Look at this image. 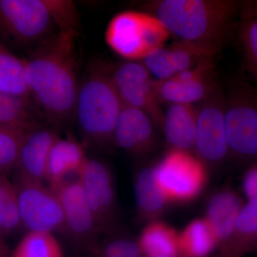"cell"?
<instances>
[{"instance_id": "obj_29", "label": "cell", "mask_w": 257, "mask_h": 257, "mask_svg": "<svg viewBox=\"0 0 257 257\" xmlns=\"http://www.w3.org/2000/svg\"><path fill=\"white\" fill-rule=\"evenodd\" d=\"M25 133L0 126V175H8L15 168Z\"/></svg>"}, {"instance_id": "obj_2", "label": "cell", "mask_w": 257, "mask_h": 257, "mask_svg": "<svg viewBox=\"0 0 257 257\" xmlns=\"http://www.w3.org/2000/svg\"><path fill=\"white\" fill-rule=\"evenodd\" d=\"M240 3L234 0H155L144 11L155 15L171 35L214 55L222 49Z\"/></svg>"}, {"instance_id": "obj_19", "label": "cell", "mask_w": 257, "mask_h": 257, "mask_svg": "<svg viewBox=\"0 0 257 257\" xmlns=\"http://www.w3.org/2000/svg\"><path fill=\"white\" fill-rule=\"evenodd\" d=\"M134 189L138 216L147 223L157 220L170 204L155 181L153 165L138 171Z\"/></svg>"}, {"instance_id": "obj_22", "label": "cell", "mask_w": 257, "mask_h": 257, "mask_svg": "<svg viewBox=\"0 0 257 257\" xmlns=\"http://www.w3.org/2000/svg\"><path fill=\"white\" fill-rule=\"evenodd\" d=\"M257 231V196L248 199L239 216L232 235L221 248L220 257H241L248 253V245Z\"/></svg>"}, {"instance_id": "obj_13", "label": "cell", "mask_w": 257, "mask_h": 257, "mask_svg": "<svg viewBox=\"0 0 257 257\" xmlns=\"http://www.w3.org/2000/svg\"><path fill=\"white\" fill-rule=\"evenodd\" d=\"M214 59L179 72L166 80H155L157 98L161 104H199L210 94L216 82L213 78Z\"/></svg>"}, {"instance_id": "obj_21", "label": "cell", "mask_w": 257, "mask_h": 257, "mask_svg": "<svg viewBox=\"0 0 257 257\" xmlns=\"http://www.w3.org/2000/svg\"><path fill=\"white\" fill-rule=\"evenodd\" d=\"M219 247L214 231L205 218L189 222L179 234V256L208 257Z\"/></svg>"}, {"instance_id": "obj_4", "label": "cell", "mask_w": 257, "mask_h": 257, "mask_svg": "<svg viewBox=\"0 0 257 257\" xmlns=\"http://www.w3.org/2000/svg\"><path fill=\"white\" fill-rule=\"evenodd\" d=\"M170 36L165 25L155 15L135 10L114 15L104 34L106 45L113 52L126 61L137 62L165 47Z\"/></svg>"}, {"instance_id": "obj_1", "label": "cell", "mask_w": 257, "mask_h": 257, "mask_svg": "<svg viewBox=\"0 0 257 257\" xmlns=\"http://www.w3.org/2000/svg\"><path fill=\"white\" fill-rule=\"evenodd\" d=\"M73 32H57L40 42L28 60L25 74L32 99L52 124L74 115L79 86Z\"/></svg>"}, {"instance_id": "obj_25", "label": "cell", "mask_w": 257, "mask_h": 257, "mask_svg": "<svg viewBox=\"0 0 257 257\" xmlns=\"http://www.w3.org/2000/svg\"><path fill=\"white\" fill-rule=\"evenodd\" d=\"M37 124L31 100L0 92V126L27 132Z\"/></svg>"}, {"instance_id": "obj_14", "label": "cell", "mask_w": 257, "mask_h": 257, "mask_svg": "<svg viewBox=\"0 0 257 257\" xmlns=\"http://www.w3.org/2000/svg\"><path fill=\"white\" fill-rule=\"evenodd\" d=\"M155 127L148 115L124 104L115 128L114 145L132 156H146L156 145Z\"/></svg>"}, {"instance_id": "obj_6", "label": "cell", "mask_w": 257, "mask_h": 257, "mask_svg": "<svg viewBox=\"0 0 257 257\" xmlns=\"http://www.w3.org/2000/svg\"><path fill=\"white\" fill-rule=\"evenodd\" d=\"M153 167L157 185L170 203L192 202L206 187V165L192 152L170 149Z\"/></svg>"}, {"instance_id": "obj_15", "label": "cell", "mask_w": 257, "mask_h": 257, "mask_svg": "<svg viewBox=\"0 0 257 257\" xmlns=\"http://www.w3.org/2000/svg\"><path fill=\"white\" fill-rule=\"evenodd\" d=\"M59 138L55 130L39 124L26 132L15 168L18 176L37 182L45 181L50 150Z\"/></svg>"}, {"instance_id": "obj_5", "label": "cell", "mask_w": 257, "mask_h": 257, "mask_svg": "<svg viewBox=\"0 0 257 257\" xmlns=\"http://www.w3.org/2000/svg\"><path fill=\"white\" fill-rule=\"evenodd\" d=\"M224 121L229 155L256 163V89L243 82L231 84L225 92Z\"/></svg>"}, {"instance_id": "obj_23", "label": "cell", "mask_w": 257, "mask_h": 257, "mask_svg": "<svg viewBox=\"0 0 257 257\" xmlns=\"http://www.w3.org/2000/svg\"><path fill=\"white\" fill-rule=\"evenodd\" d=\"M238 37L247 68L257 82V1L240 3Z\"/></svg>"}, {"instance_id": "obj_3", "label": "cell", "mask_w": 257, "mask_h": 257, "mask_svg": "<svg viewBox=\"0 0 257 257\" xmlns=\"http://www.w3.org/2000/svg\"><path fill=\"white\" fill-rule=\"evenodd\" d=\"M123 105L111 69L103 64L91 69L79 84L74 111L84 146L104 149L114 145Z\"/></svg>"}, {"instance_id": "obj_31", "label": "cell", "mask_w": 257, "mask_h": 257, "mask_svg": "<svg viewBox=\"0 0 257 257\" xmlns=\"http://www.w3.org/2000/svg\"><path fill=\"white\" fill-rule=\"evenodd\" d=\"M156 81H163L175 75L167 59L165 46L157 49L140 61Z\"/></svg>"}, {"instance_id": "obj_9", "label": "cell", "mask_w": 257, "mask_h": 257, "mask_svg": "<svg viewBox=\"0 0 257 257\" xmlns=\"http://www.w3.org/2000/svg\"><path fill=\"white\" fill-rule=\"evenodd\" d=\"M22 225L28 231H62L63 211L55 191L42 182L18 176L16 184Z\"/></svg>"}, {"instance_id": "obj_24", "label": "cell", "mask_w": 257, "mask_h": 257, "mask_svg": "<svg viewBox=\"0 0 257 257\" xmlns=\"http://www.w3.org/2000/svg\"><path fill=\"white\" fill-rule=\"evenodd\" d=\"M0 92L32 100L25 74V60L0 47Z\"/></svg>"}, {"instance_id": "obj_18", "label": "cell", "mask_w": 257, "mask_h": 257, "mask_svg": "<svg viewBox=\"0 0 257 257\" xmlns=\"http://www.w3.org/2000/svg\"><path fill=\"white\" fill-rule=\"evenodd\" d=\"M197 107L193 104H169L164 115L162 131L171 148L194 151Z\"/></svg>"}, {"instance_id": "obj_26", "label": "cell", "mask_w": 257, "mask_h": 257, "mask_svg": "<svg viewBox=\"0 0 257 257\" xmlns=\"http://www.w3.org/2000/svg\"><path fill=\"white\" fill-rule=\"evenodd\" d=\"M20 226L18 189L7 175H0V234L9 235Z\"/></svg>"}, {"instance_id": "obj_17", "label": "cell", "mask_w": 257, "mask_h": 257, "mask_svg": "<svg viewBox=\"0 0 257 257\" xmlns=\"http://www.w3.org/2000/svg\"><path fill=\"white\" fill-rule=\"evenodd\" d=\"M87 157L84 144L60 137L51 149L47 161L45 181L49 187H56L68 179L69 175H78Z\"/></svg>"}, {"instance_id": "obj_16", "label": "cell", "mask_w": 257, "mask_h": 257, "mask_svg": "<svg viewBox=\"0 0 257 257\" xmlns=\"http://www.w3.org/2000/svg\"><path fill=\"white\" fill-rule=\"evenodd\" d=\"M243 205L239 194L229 188L218 191L209 199L204 218L214 231L219 247L229 241Z\"/></svg>"}, {"instance_id": "obj_32", "label": "cell", "mask_w": 257, "mask_h": 257, "mask_svg": "<svg viewBox=\"0 0 257 257\" xmlns=\"http://www.w3.org/2000/svg\"><path fill=\"white\" fill-rule=\"evenodd\" d=\"M243 189L248 199L257 196V162L252 164L245 173Z\"/></svg>"}, {"instance_id": "obj_12", "label": "cell", "mask_w": 257, "mask_h": 257, "mask_svg": "<svg viewBox=\"0 0 257 257\" xmlns=\"http://www.w3.org/2000/svg\"><path fill=\"white\" fill-rule=\"evenodd\" d=\"M51 189L57 194L63 211L62 231L79 246L91 249L101 231L78 178L67 179Z\"/></svg>"}, {"instance_id": "obj_10", "label": "cell", "mask_w": 257, "mask_h": 257, "mask_svg": "<svg viewBox=\"0 0 257 257\" xmlns=\"http://www.w3.org/2000/svg\"><path fill=\"white\" fill-rule=\"evenodd\" d=\"M101 234H113L116 224L114 177L106 164L87 157L77 175Z\"/></svg>"}, {"instance_id": "obj_30", "label": "cell", "mask_w": 257, "mask_h": 257, "mask_svg": "<svg viewBox=\"0 0 257 257\" xmlns=\"http://www.w3.org/2000/svg\"><path fill=\"white\" fill-rule=\"evenodd\" d=\"M91 249L97 257H141L137 241L130 238L113 237L96 242Z\"/></svg>"}, {"instance_id": "obj_8", "label": "cell", "mask_w": 257, "mask_h": 257, "mask_svg": "<svg viewBox=\"0 0 257 257\" xmlns=\"http://www.w3.org/2000/svg\"><path fill=\"white\" fill-rule=\"evenodd\" d=\"M197 107L194 152L206 166L217 165L229 156L225 130V92L216 83Z\"/></svg>"}, {"instance_id": "obj_11", "label": "cell", "mask_w": 257, "mask_h": 257, "mask_svg": "<svg viewBox=\"0 0 257 257\" xmlns=\"http://www.w3.org/2000/svg\"><path fill=\"white\" fill-rule=\"evenodd\" d=\"M111 73L123 104L143 111L162 130L165 111L157 98L155 79L143 64L125 60L111 68Z\"/></svg>"}, {"instance_id": "obj_27", "label": "cell", "mask_w": 257, "mask_h": 257, "mask_svg": "<svg viewBox=\"0 0 257 257\" xmlns=\"http://www.w3.org/2000/svg\"><path fill=\"white\" fill-rule=\"evenodd\" d=\"M10 257H64V255L53 233L28 231Z\"/></svg>"}, {"instance_id": "obj_28", "label": "cell", "mask_w": 257, "mask_h": 257, "mask_svg": "<svg viewBox=\"0 0 257 257\" xmlns=\"http://www.w3.org/2000/svg\"><path fill=\"white\" fill-rule=\"evenodd\" d=\"M165 50L175 74L194 68L204 61L214 59L215 56L202 47L179 40L165 47Z\"/></svg>"}, {"instance_id": "obj_20", "label": "cell", "mask_w": 257, "mask_h": 257, "mask_svg": "<svg viewBox=\"0 0 257 257\" xmlns=\"http://www.w3.org/2000/svg\"><path fill=\"white\" fill-rule=\"evenodd\" d=\"M145 257H179V233L159 220L147 223L137 241Z\"/></svg>"}, {"instance_id": "obj_33", "label": "cell", "mask_w": 257, "mask_h": 257, "mask_svg": "<svg viewBox=\"0 0 257 257\" xmlns=\"http://www.w3.org/2000/svg\"><path fill=\"white\" fill-rule=\"evenodd\" d=\"M3 236L0 234V257H8V249L3 239Z\"/></svg>"}, {"instance_id": "obj_7", "label": "cell", "mask_w": 257, "mask_h": 257, "mask_svg": "<svg viewBox=\"0 0 257 257\" xmlns=\"http://www.w3.org/2000/svg\"><path fill=\"white\" fill-rule=\"evenodd\" d=\"M55 27L51 0H0V30L17 43H40Z\"/></svg>"}]
</instances>
